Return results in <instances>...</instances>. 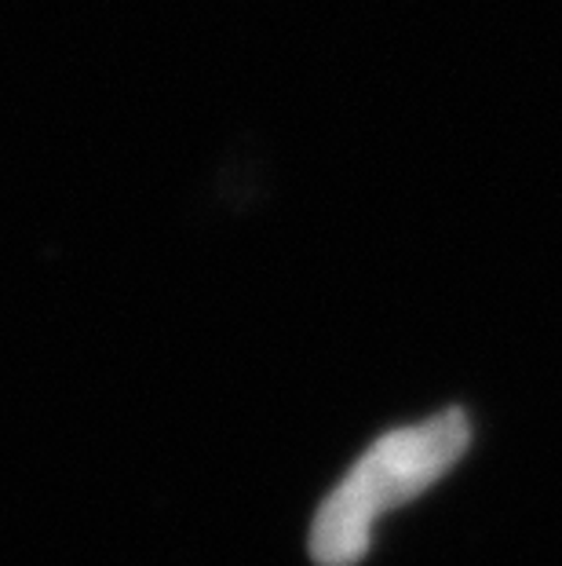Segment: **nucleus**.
<instances>
[{
	"label": "nucleus",
	"instance_id": "obj_1",
	"mask_svg": "<svg viewBox=\"0 0 562 566\" xmlns=\"http://www.w3.org/2000/svg\"><path fill=\"white\" fill-rule=\"evenodd\" d=\"M471 442L464 409H446L424 424L399 428L358 457L347 479L329 493L310 526V556L318 566H354L365 556L373 523L413 501L460 461Z\"/></svg>",
	"mask_w": 562,
	"mask_h": 566
}]
</instances>
